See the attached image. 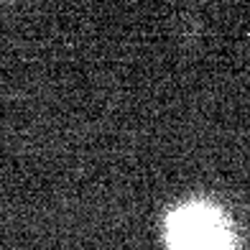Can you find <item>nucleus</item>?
<instances>
[{"mask_svg":"<svg viewBox=\"0 0 250 250\" xmlns=\"http://www.w3.org/2000/svg\"><path fill=\"white\" fill-rule=\"evenodd\" d=\"M171 250H232L230 232L217 209L207 204H189L168 220Z\"/></svg>","mask_w":250,"mask_h":250,"instance_id":"obj_1","label":"nucleus"}]
</instances>
